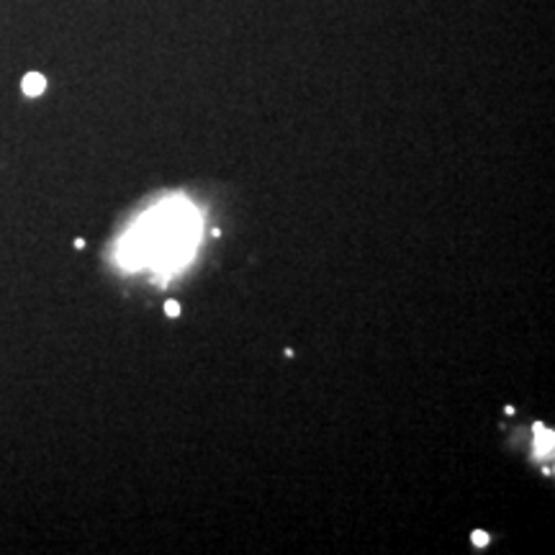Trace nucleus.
I'll list each match as a JSON object with an SVG mask.
<instances>
[{
	"instance_id": "nucleus-1",
	"label": "nucleus",
	"mask_w": 555,
	"mask_h": 555,
	"mask_svg": "<svg viewBox=\"0 0 555 555\" xmlns=\"http://www.w3.org/2000/svg\"><path fill=\"white\" fill-rule=\"evenodd\" d=\"M44 88H47V80L41 78L39 73H29L24 78V93L26 95H39V93H44Z\"/></svg>"
},
{
	"instance_id": "nucleus-2",
	"label": "nucleus",
	"mask_w": 555,
	"mask_h": 555,
	"mask_svg": "<svg viewBox=\"0 0 555 555\" xmlns=\"http://www.w3.org/2000/svg\"><path fill=\"white\" fill-rule=\"evenodd\" d=\"M474 543H476V547H483L486 543H489V535H486V532H474Z\"/></svg>"
},
{
	"instance_id": "nucleus-3",
	"label": "nucleus",
	"mask_w": 555,
	"mask_h": 555,
	"mask_svg": "<svg viewBox=\"0 0 555 555\" xmlns=\"http://www.w3.org/2000/svg\"><path fill=\"white\" fill-rule=\"evenodd\" d=\"M165 311H168V317H178V314H180L178 301H168V304H165Z\"/></svg>"
}]
</instances>
